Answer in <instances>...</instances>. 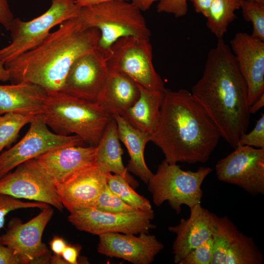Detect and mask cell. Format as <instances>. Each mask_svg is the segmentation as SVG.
<instances>
[{
	"instance_id": "30",
	"label": "cell",
	"mask_w": 264,
	"mask_h": 264,
	"mask_svg": "<svg viewBox=\"0 0 264 264\" xmlns=\"http://www.w3.org/2000/svg\"><path fill=\"white\" fill-rule=\"evenodd\" d=\"M93 207L109 213H129L137 211L114 194L107 184L100 194Z\"/></svg>"
},
{
	"instance_id": "39",
	"label": "cell",
	"mask_w": 264,
	"mask_h": 264,
	"mask_svg": "<svg viewBox=\"0 0 264 264\" xmlns=\"http://www.w3.org/2000/svg\"><path fill=\"white\" fill-rule=\"evenodd\" d=\"M49 244L54 254L59 256H61L64 249L67 245L64 239L58 236L53 237Z\"/></svg>"
},
{
	"instance_id": "5",
	"label": "cell",
	"mask_w": 264,
	"mask_h": 264,
	"mask_svg": "<svg viewBox=\"0 0 264 264\" xmlns=\"http://www.w3.org/2000/svg\"><path fill=\"white\" fill-rule=\"evenodd\" d=\"M78 17L86 27L99 30L96 47L108 55L111 45L121 38H150L141 11L128 0H112L81 8Z\"/></svg>"
},
{
	"instance_id": "18",
	"label": "cell",
	"mask_w": 264,
	"mask_h": 264,
	"mask_svg": "<svg viewBox=\"0 0 264 264\" xmlns=\"http://www.w3.org/2000/svg\"><path fill=\"white\" fill-rule=\"evenodd\" d=\"M98 253L122 259L133 264H150L163 249V244L154 235L141 233H107L99 235Z\"/></svg>"
},
{
	"instance_id": "20",
	"label": "cell",
	"mask_w": 264,
	"mask_h": 264,
	"mask_svg": "<svg viewBox=\"0 0 264 264\" xmlns=\"http://www.w3.org/2000/svg\"><path fill=\"white\" fill-rule=\"evenodd\" d=\"M96 146H70L34 158L49 180L57 185L80 169L96 162Z\"/></svg>"
},
{
	"instance_id": "11",
	"label": "cell",
	"mask_w": 264,
	"mask_h": 264,
	"mask_svg": "<svg viewBox=\"0 0 264 264\" xmlns=\"http://www.w3.org/2000/svg\"><path fill=\"white\" fill-rule=\"evenodd\" d=\"M154 211L109 213L89 207L70 213L68 221L77 229L93 235L107 233L139 234L155 228Z\"/></svg>"
},
{
	"instance_id": "12",
	"label": "cell",
	"mask_w": 264,
	"mask_h": 264,
	"mask_svg": "<svg viewBox=\"0 0 264 264\" xmlns=\"http://www.w3.org/2000/svg\"><path fill=\"white\" fill-rule=\"evenodd\" d=\"M53 215V210L49 206L26 222L13 219L0 236L1 243L13 249L22 264L50 263V252L42 240Z\"/></svg>"
},
{
	"instance_id": "4",
	"label": "cell",
	"mask_w": 264,
	"mask_h": 264,
	"mask_svg": "<svg viewBox=\"0 0 264 264\" xmlns=\"http://www.w3.org/2000/svg\"><path fill=\"white\" fill-rule=\"evenodd\" d=\"M42 114L54 132L73 133L96 146L112 116L99 104L59 92L48 94Z\"/></svg>"
},
{
	"instance_id": "34",
	"label": "cell",
	"mask_w": 264,
	"mask_h": 264,
	"mask_svg": "<svg viewBox=\"0 0 264 264\" xmlns=\"http://www.w3.org/2000/svg\"><path fill=\"white\" fill-rule=\"evenodd\" d=\"M188 0H162L157 5V12L172 14L177 18L182 17L188 13Z\"/></svg>"
},
{
	"instance_id": "25",
	"label": "cell",
	"mask_w": 264,
	"mask_h": 264,
	"mask_svg": "<svg viewBox=\"0 0 264 264\" xmlns=\"http://www.w3.org/2000/svg\"><path fill=\"white\" fill-rule=\"evenodd\" d=\"M139 87V98L120 116L135 129L151 134L158 121L165 90H152Z\"/></svg>"
},
{
	"instance_id": "40",
	"label": "cell",
	"mask_w": 264,
	"mask_h": 264,
	"mask_svg": "<svg viewBox=\"0 0 264 264\" xmlns=\"http://www.w3.org/2000/svg\"><path fill=\"white\" fill-rule=\"evenodd\" d=\"M162 0H131V2L141 11L149 10L154 3Z\"/></svg>"
},
{
	"instance_id": "14",
	"label": "cell",
	"mask_w": 264,
	"mask_h": 264,
	"mask_svg": "<svg viewBox=\"0 0 264 264\" xmlns=\"http://www.w3.org/2000/svg\"><path fill=\"white\" fill-rule=\"evenodd\" d=\"M211 264H262L263 255L252 238L241 232L227 216H216Z\"/></svg>"
},
{
	"instance_id": "24",
	"label": "cell",
	"mask_w": 264,
	"mask_h": 264,
	"mask_svg": "<svg viewBox=\"0 0 264 264\" xmlns=\"http://www.w3.org/2000/svg\"><path fill=\"white\" fill-rule=\"evenodd\" d=\"M118 137L117 123L112 117L96 146V163L107 173L123 177L133 187L139 183L129 173L122 161L123 151Z\"/></svg>"
},
{
	"instance_id": "6",
	"label": "cell",
	"mask_w": 264,
	"mask_h": 264,
	"mask_svg": "<svg viewBox=\"0 0 264 264\" xmlns=\"http://www.w3.org/2000/svg\"><path fill=\"white\" fill-rule=\"evenodd\" d=\"M212 170L201 166L196 171H184L176 164H169L164 159L148 181V190L154 205L159 206L167 201L178 214L182 205L191 208L200 203L201 185Z\"/></svg>"
},
{
	"instance_id": "26",
	"label": "cell",
	"mask_w": 264,
	"mask_h": 264,
	"mask_svg": "<svg viewBox=\"0 0 264 264\" xmlns=\"http://www.w3.org/2000/svg\"><path fill=\"white\" fill-rule=\"evenodd\" d=\"M242 0H214L209 9L206 26L217 39H223L230 23L237 18Z\"/></svg>"
},
{
	"instance_id": "33",
	"label": "cell",
	"mask_w": 264,
	"mask_h": 264,
	"mask_svg": "<svg viewBox=\"0 0 264 264\" xmlns=\"http://www.w3.org/2000/svg\"><path fill=\"white\" fill-rule=\"evenodd\" d=\"M238 145H247L257 148H264V113L262 114L260 118L257 121L255 127L250 132H245L240 136Z\"/></svg>"
},
{
	"instance_id": "7",
	"label": "cell",
	"mask_w": 264,
	"mask_h": 264,
	"mask_svg": "<svg viewBox=\"0 0 264 264\" xmlns=\"http://www.w3.org/2000/svg\"><path fill=\"white\" fill-rule=\"evenodd\" d=\"M81 8L71 0H51L50 7L28 21L14 18L9 30L11 42L0 49V60L5 64L40 44L57 25L78 17Z\"/></svg>"
},
{
	"instance_id": "41",
	"label": "cell",
	"mask_w": 264,
	"mask_h": 264,
	"mask_svg": "<svg viewBox=\"0 0 264 264\" xmlns=\"http://www.w3.org/2000/svg\"><path fill=\"white\" fill-rule=\"evenodd\" d=\"M80 8L88 7L112 0H71Z\"/></svg>"
},
{
	"instance_id": "9",
	"label": "cell",
	"mask_w": 264,
	"mask_h": 264,
	"mask_svg": "<svg viewBox=\"0 0 264 264\" xmlns=\"http://www.w3.org/2000/svg\"><path fill=\"white\" fill-rule=\"evenodd\" d=\"M30 124L20 141L0 154V178L22 163L50 151L66 146H83L85 143L77 135H62L51 132L42 114L36 115Z\"/></svg>"
},
{
	"instance_id": "3",
	"label": "cell",
	"mask_w": 264,
	"mask_h": 264,
	"mask_svg": "<svg viewBox=\"0 0 264 264\" xmlns=\"http://www.w3.org/2000/svg\"><path fill=\"white\" fill-rule=\"evenodd\" d=\"M100 32L79 17L69 19L38 46L4 64L11 84L38 85L48 94L60 92L69 69L80 56L95 48Z\"/></svg>"
},
{
	"instance_id": "13",
	"label": "cell",
	"mask_w": 264,
	"mask_h": 264,
	"mask_svg": "<svg viewBox=\"0 0 264 264\" xmlns=\"http://www.w3.org/2000/svg\"><path fill=\"white\" fill-rule=\"evenodd\" d=\"M0 194L46 203L60 211L64 208L55 186L34 159L22 163L0 178Z\"/></svg>"
},
{
	"instance_id": "17",
	"label": "cell",
	"mask_w": 264,
	"mask_h": 264,
	"mask_svg": "<svg viewBox=\"0 0 264 264\" xmlns=\"http://www.w3.org/2000/svg\"><path fill=\"white\" fill-rule=\"evenodd\" d=\"M230 43L247 86L250 106L264 93V41L246 32H239Z\"/></svg>"
},
{
	"instance_id": "31",
	"label": "cell",
	"mask_w": 264,
	"mask_h": 264,
	"mask_svg": "<svg viewBox=\"0 0 264 264\" xmlns=\"http://www.w3.org/2000/svg\"><path fill=\"white\" fill-rule=\"evenodd\" d=\"M48 204L40 202H24L10 196L0 194V229L3 227L6 216L9 212L21 208H38L43 209ZM0 243L1 237L0 236Z\"/></svg>"
},
{
	"instance_id": "38",
	"label": "cell",
	"mask_w": 264,
	"mask_h": 264,
	"mask_svg": "<svg viewBox=\"0 0 264 264\" xmlns=\"http://www.w3.org/2000/svg\"><path fill=\"white\" fill-rule=\"evenodd\" d=\"M193 4L195 11L205 18L208 16L209 9L214 0H188Z\"/></svg>"
},
{
	"instance_id": "35",
	"label": "cell",
	"mask_w": 264,
	"mask_h": 264,
	"mask_svg": "<svg viewBox=\"0 0 264 264\" xmlns=\"http://www.w3.org/2000/svg\"><path fill=\"white\" fill-rule=\"evenodd\" d=\"M0 264H22L18 254L12 248L0 243Z\"/></svg>"
},
{
	"instance_id": "16",
	"label": "cell",
	"mask_w": 264,
	"mask_h": 264,
	"mask_svg": "<svg viewBox=\"0 0 264 264\" xmlns=\"http://www.w3.org/2000/svg\"><path fill=\"white\" fill-rule=\"evenodd\" d=\"M108 174L95 162L77 171L56 185L64 207L71 213L93 207L107 185Z\"/></svg>"
},
{
	"instance_id": "8",
	"label": "cell",
	"mask_w": 264,
	"mask_h": 264,
	"mask_svg": "<svg viewBox=\"0 0 264 264\" xmlns=\"http://www.w3.org/2000/svg\"><path fill=\"white\" fill-rule=\"evenodd\" d=\"M107 65L109 69L127 76L147 89H166L154 66L150 40L133 36L118 39L110 48Z\"/></svg>"
},
{
	"instance_id": "32",
	"label": "cell",
	"mask_w": 264,
	"mask_h": 264,
	"mask_svg": "<svg viewBox=\"0 0 264 264\" xmlns=\"http://www.w3.org/2000/svg\"><path fill=\"white\" fill-rule=\"evenodd\" d=\"M213 247L212 236L205 243L190 251L179 264H211Z\"/></svg>"
},
{
	"instance_id": "42",
	"label": "cell",
	"mask_w": 264,
	"mask_h": 264,
	"mask_svg": "<svg viewBox=\"0 0 264 264\" xmlns=\"http://www.w3.org/2000/svg\"><path fill=\"white\" fill-rule=\"evenodd\" d=\"M264 106V93H263L254 103L249 106L250 114H254L257 112Z\"/></svg>"
},
{
	"instance_id": "45",
	"label": "cell",
	"mask_w": 264,
	"mask_h": 264,
	"mask_svg": "<svg viewBox=\"0 0 264 264\" xmlns=\"http://www.w3.org/2000/svg\"><path fill=\"white\" fill-rule=\"evenodd\" d=\"M251 0L256 1H257L258 2L264 4V0Z\"/></svg>"
},
{
	"instance_id": "36",
	"label": "cell",
	"mask_w": 264,
	"mask_h": 264,
	"mask_svg": "<svg viewBox=\"0 0 264 264\" xmlns=\"http://www.w3.org/2000/svg\"><path fill=\"white\" fill-rule=\"evenodd\" d=\"M14 19L8 0H0V24L9 30Z\"/></svg>"
},
{
	"instance_id": "27",
	"label": "cell",
	"mask_w": 264,
	"mask_h": 264,
	"mask_svg": "<svg viewBox=\"0 0 264 264\" xmlns=\"http://www.w3.org/2000/svg\"><path fill=\"white\" fill-rule=\"evenodd\" d=\"M107 184L114 194L136 210L154 211L150 201L137 194L128 182L120 176L108 173Z\"/></svg>"
},
{
	"instance_id": "19",
	"label": "cell",
	"mask_w": 264,
	"mask_h": 264,
	"mask_svg": "<svg viewBox=\"0 0 264 264\" xmlns=\"http://www.w3.org/2000/svg\"><path fill=\"white\" fill-rule=\"evenodd\" d=\"M187 219H181L177 225L169 226V231L176 237L173 245L174 262L179 264L180 261L192 250L202 245L214 234L216 215L198 203L190 208Z\"/></svg>"
},
{
	"instance_id": "44",
	"label": "cell",
	"mask_w": 264,
	"mask_h": 264,
	"mask_svg": "<svg viewBox=\"0 0 264 264\" xmlns=\"http://www.w3.org/2000/svg\"><path fill=\"white\" fill-rule=\"evenodd\" d=\"M50 263L53 264H66L63 258L61 257V256L54 254L51 256L50 259Z\"/></svg>"
},
{
	"instance_id": "43",
	"label": "cell",
	"mask_w": 264,
	"mask_h": 264,
	"mask_svg": "<svg viewBox=\"0 0 264 264\" xmlns=\"http://www.w3.org/2000/svg\"><path fill=\"white\" fill-rule=\"evenodd\" d=\"M9 81V75L4 64L0 60V81L3 82Z\"/></svg>"
},
{
	"instance_id": "10",
	"label": "cell",
	"mask_w": 264,
	"mask_h": 264,
	"mask_svg": "<svg viewBox=\"0 0 264 264\" xmlns=\"http://www.w3.org/2000/svg\"><path fill=\"white\" fill-rule=\"evenodd\" d=\"M215 169L219 180L254 196L264 194V148L238 145L217 162Z\"/></svg>"
},
{
	"instance_id": "29",
	"label": "cell",
	"mask_w": 264,
	"mask_h": 264,
	"mask_svg": "<svg viewBox=\"0 0 264 264\" xmlns=\"http://www.w3.org/2000/svg\"><path fill=\"white\" fill-rule=\"evenodd\" d=\"M240 9L244 20L252 25L253 37L264 41V4L251 0H242Z\"/></svg>"
},
{
	"instance_id": "22",
	"label": "cell",
	"mask_w": 264,
	"mask_h": 264,
	"mask_svg": "<svg viewBox=\"0 0 264 264\" xmlns=\"http://www.w3.org/2000/svg\"><path fill=\"white\" fill-rule=\"evenodd\" d=\"M47 96L44 89L31 83L0 85V115L8 112L42 114Z\"/></svg>"
},
{
	"instance_id": "21",
	"label": "cell",
	"mask_w": 264,
	"mask_h": 264,
	"mask_svg": "<svg viewBox=\"0 0 264 264\" xmlns=\"http://www.w3.org/2000/svg\"><path fill=\"white\" fill-rule=\"evenodd\" d=\"M139 95V85L126 75L109 69L96 103L111 116L121 115Z\"/></svg>"
},
{
	"instance_id": "37",
	"label": "cell",
	"mask_w": 264,
	"mask_h": 264,
	"mask_svg": "<svg viewBox=\"0 0 264 264\" xmlns=\"http://www.w3.org/2000/svg\"><path fill=\"white\" fill-rule=\"evenodd\" d=\"M79 251L78 247L67 244L61 256L66 264H77Z\"/></svg>"
},
{
	"instance_id": "23",
	"label": "cell",
	"mask_w": 264,
	"mask_h": 264,
	"mask_svg": "<svg viewBox=\"0 0 264 264\" xmlns=\"http://www.w3.org/2000/svg\"><path fill=\"white\" fill-rule=\"evenodd\" d=\"M112 116L117 123L120 141L125 145L130 155L127 170L147 184L153 173L145 162L144 151L147 143L151 141V134L135 129L119 115Z\"/></svg>"
},
{
	"instance_id": "1",
	"label": "cell",
	"mask_w": 264,
	"mask_h": 264,
	"mask_svg": "<svg viewBox=\"0 0 264 264\" xmlns=\"http://www.w3.org/2000/svg\"><path fill=\"white\" fill-rule=\"evenodd\" d=\"M191 93L234 149L247 130L250 113L246 83L223 39L209 51L202 74Z\"/></svg>"
},
{
	"instance_id": "15",
	"label": "cell",
	"mask_w": 264,
	"mask_h": 264,
	"mask_svg": "<svg viewBox=\"0 0 264 264\" xmlns=\"http://www.w3.org/2000/svg\"><path fill=\"white\" fill-rule=\"evenodd\" d=\"M108 54L97 47L78 57L70 66L61 92L96 102L109 68Z\"/></svg>"
},
{
	"instance_id": "2",
	"label": "cell",
	"mask_w": 264,
	"mask_h": 264,
	"mask_svg": "<svg viewBox=\"0 0 264 264\" xmlns=\"http://www.w3.org/2000/svg\"><path fill=\"white\" fill-rule=\"evenodd\" d=\"M220 137L218 128L190 91L166 88L151 141L160 149L167 162L205 163Z\"/></svg>"
},
{
	"instance_id": "28",
	"label": "cell",
	"mask_w": 264,
	"mask_h": 264,
	"mask_svg": "<svg viewBox=\"0 0 264 264\" xmlns=\"http://www.w3.org/2000/svg\"><path fill=\"white\" fill-rule=\"evenodd\" d=\"M37 115L8 112L0 115V154L17 138L20 130Z\"/></svg>"
}]
</instances>
